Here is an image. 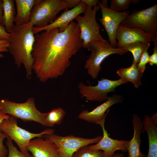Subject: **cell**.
Segmentation results:
<instances>
[{
	"label": "cell",
	"instance_id": "6da1fadb",
	"mask_svg": "<svg viewBox=\"0 0 157 157\" xmlns=\"http://www.w3.org/2000/svg\"><path fill=\"white\" fill-rule=\"evenodd\" d=\"M80 32L77 23L73 21L63 32L55 28L35 36L33 71L40 81L45 82L65 73L71 58L82 47Z\"/></svg>",
	"mask_w": 157,
	"mask_h": 157
},
{
	"label": "cell",
	"instance_id": "7a4b0ae2",
	"mask_svg": "<svg viewBox=\"0 0 157 157\" xmlns=\"http://www.w3.org/2000/svg\"><path fill=\"white\" fill-rule=\"evenodd\" d=\"M31 22L21 26L15 25L10 33L8 51L12 55L17 67L23 65L26 76L30 78L33 71L32 53L35 41Z\"/></svg>",
	"mask_w": 157,
	"mask_h": 157
},
{
	"label": "cell",
	"instance_id": "3957f363",
	"mask_svg": "<svg viewBox=\"0 0 157 157\" xmlns=\"http://www.w3.org/2000/svg\"><path fill=\"white\" fill-rule=\"evenodd\" d=\"M1 110L5 113L24 122L34 121L47 126L46 113H42L36 108L34 97L29 98L24 102L18 103L7 99L0 100Z\"/></svg>",
	"mask_w": 157,
	"mask_h": 157
},
{
	"label": "cell",
	"instance_id": "277c9868",
	"mask_svg": "<svg viewBox=\"0 0 157 157\" xmlns=\"http://www.w3.org/2000/svg\"><path fill=\"white\" fill-rule=\"evenodd\" d=\"M87 49L91 53L85 61L84 67L93 79L97 78L101 69V64L106 58L113 54L122 55L128 52L121 48L113 47L105 39L92 42Z\"/></svg>",
	"mask_w": 157,
	"mask_h": 157
},
{
	"label": "cell",
	"instance_id": "5b68a950",
	"mask_svg": "<svg viewBox=\"0 0 157 157\" xmlns=\"http://www.w3.org/2000/svg\"><path fill=\"white\" fill-rule=\"evenodd\" d=\"M0 130L14 140L18 145L20 151L28 156H31L28 153L27 146L32 139L42 137L43 135L54 133V130L48 129L39 133L30 132L19 127L17 118L12 116L5 119L0 124Z\"/></svg>",
	"mask_w": 157,
	"mask_h": 157
},
{
	"label": "cell",
	"instance_id": "8992f818",
	"mask_svg": "<svg viewBox=\"0 0 157 157\" xmlns=\"http://www.w3.org/2000/svg\"><path fill=\"white\" fill-rule=\"evenodd\" d=\"M68 8L65 0H38L31 11L29 22L36 28L45 26L56 19L59 12Z\"/></svg>",
	"mask_w": 157,
	"mask_h": 157
},
{
	"label": "cell",
	"instance_id": "52a82bcc",
	"mask_svg": "<svg viewBox=\"0 0 157 157\" xmlns=\"http://www.w3.org/2000/svg\"><path fill=\"white\" fill-rule=\"evenodd\" d=\"M100 8L97 5L92 7L86 5L83 16L80 15L75 19L80 30V36L82 41V47L87 49L92 42L104 39L100 33V27L96 19V14Z\"/></svg>",
	"mask_w": 157,
	"mask_h": 157
},
{
	"label": "cell",
	"instance_id": "ba28073f",
	"mask_svg": "<svg viewBox=\"0 0 157 157\" xmlns=\"http://www.w3.org/2000/svg\"><path fill=\"white\" fill-rule=\"evenodd\" d=\"M102 137L88 138L71 135L62 136L54 133L42 136L55 144L58 149L59 157H72L74 153L80 148L97 143Z\"/></svg>",
	"mask_w": 157,
	"mask_h": 157
},
{
	"label": "cell",
	"instance_id": "9c48e42d",
	"mask_svg": "<svg viewBox=\"0 0 157 157\" xmlns=\"http://www.w3.org/2000/svg\"><path fill=\"white\" fill-rule=\"evenodd\" d=\"M121 23L157 35V4L146 9L133 10Z\"/></svg>",
	"mask_w": 157,
	"mask_h": 157
},
{
	"label": "cell",
	"instance_id": "30bf717a",
	"mask_svg": "<svg viewBox=\"0 0 157 157\" xmlns=\"http://www.w3.org/2000/svg\"><path fill=\"white\" fill-rule=\"evenodd\" d=\"M125 83L121 78L113 80L102 78L98 80V84L95 86H87L79 82L78 87L81 97L86 100L101 102L107 99L108 93L115 92L117 87Z\"/></svg>",
	"mask_w": 157,
	"mask_h": 157
},
{
	"label": "cell",
	"instance_id": "8fae6325",
	"mask_svg": "<svg viewBox=\"0 0 157 157\" xmlns=\"http://www.w3.org/2000/svg\"><path fill=\"white\" fill-rule=\"evenodd\" d=\"M102 14V17L99 20L105 28L108 36V42L114 48L117 47V42L116 39L117 31L119 25L130 14L128 10L117 12L108 7L103 6L98 1Z\"/></svg>",
	"mask_w": 157,
	"mask_h": 157
},
{
	"label": "cell",
	"instance_id": "7c38bea8",
	"mask_svg": "<svg viewBox=\"0 0 157 157\" xmlns=\"http://www.w3.org/2000/svg\"><path fill=\"white\" fill-rule=\"evenodd\" d=\"M156 35L147 33L141 28L129 27L121 23L117 28L116 39L117 40V47L121 48L129 44L140 42L150 43Z\"/></svg>",
	"mask_w": 157,
	"mask_h": 157
},
{
	"label": "cell",
	"instance_id": "4fadbf2b",
	"mask_svg": "<svg viewBox=\"0 0 157 157\" xmlns=\"http://www.w3.org/2000/svg\"><path fill=\"white\" fill-rule=\"evenodd\" d=\"M122 95L114 94L108 97L104 102L97 106L92 110H83L78 117L88 122L100 125L105 122L106 117L109 111V108L112 105L123 101Z\"/></svg>",
	"mask_w": 157,
	"mask_h": 157
},
{
	"label": "cell",
	"instance_id": "5bb4252c",
	"mask_svg": "<svg viewBox=\"0 0 157 157\" xmlns=\"http://www.w3.org/2000/svg\"><path fill=\"white\" fill-rule=\"evenodd\" d=\"M86 7V4L81 0L76 6L69 10H65L59 17L47 25L39 28L33 27V32L34 34H37L43 31H48L55 28H58L60 32H63L77 16L84 13Z\"/></svg>",
	"mask_w": 157,
	"mask_h": 157
},
{
	"label": "cell",
	"instance_id": "9a60e30c",
	"mask_svg": "<svg viewBox=\"0 0 157 157\" xmlns=\"http://www.w3.org/2000/svg\"><path fill=\"white\" fill-rule=\"evenodd\" d=\"M105 122L99 125L101 127L103 133L101 138L97 143L89 145V147L92 149L101 150L108 157L117 150L126 151V145L128 141L114 139L111 138L105 129Z\"/></svg>",
	"mask_w": 157,
	"mask_h": 157
},
{
	"label": "cell",
	"instance_id": "2e32d148",
	"mask_svg": "<svg viewBox=\"0 0 157 157\" xmlns=\"http://www.w3.org/2000/svg\"><path fill=\"white\" fill-rule=\"evenodd\" d=\"M27 149L32 153L33 157H59L58 150L55 144L43 137L31 140Z\"/></svg>",
	"mask_w": 157,
	"mask_h": 157
},
{
	"label": "cell",
	"instance_id": "e0dca14e",
	"mask_svg": "<svg viewBox=\"0 0 157 157\" xmlns=\"http://www.w3.org/2000/svg\"><path fill=\"white\" fill-rule=\"evenodd\" d=\"M132 122L133 135L132 139L128 141L126 149L128 152V157H146L141 151L140 147L141 140V135L144 132L142 121L136 114L133 116Z\"/></svg>",
	"mask_w": 157,
	"mask_h": 157
},
{
	"label": "cell",
	"instance_id": "ac0fdd59",
	"mask_svg": "<svg viewBox=\"0 0 157 157\" xmlns=\"http://www.w3.org/2000/svg\"><path fill=\"white\" fill-rule=\"evenodd\" d=\"M142 123L148 139L149 149L146 157H157V125L151 117L147 115L144 116Z\"/></svg>",
	"mask_w": 157,
	"mask_h": 157
},
{
	"label": "cell",
	"instance_id": "d6986e66",
	"mask_svg": "<svg viewBox=\"0 0 157 157\" xmlns=\"http://www.w3.org/2000/svg\"><path fill=\"white\" fill-rule=\"evenodd\" d=\"M38 0H15L17 13L14 22L17 26L29 23L31 11Z\"/></svg>",
	"mask_w": 157,
	"mask_h": 157
},
{
	"label": "cell",
	"instance_id": "ffe728a7",
	"mask_svg": "<svg viewBox=\"0 0 157 157\" xmlns=\"http://www.w3.org/2000/svg\"><path fill=\"white\" fill-rule=\"evenodd\" d=\"M137 63L133 61L129 67L122 68L118 69L116 73L126 83L131 82L134 85L136 88H138L142 85L141 79L142 74L138 69Z\"/></svg>",
	"mask_w": 157,
	"mask_h": 157
},
{
	"label": "cell",
	"instance_id": "44dd1931",
	"mask_svg": "<svg viewBox=\"0 0 157 157\" xmlns=\"http://www.w3.org/2000/svg\"><path fill=\"white\" fill-rule=\"evenodd\" d=\"M3 19L6 31L10 33L13 28L16 14L15 0H2Z\"/></svg>",
	"mask_w": 157,
	"mask_h": 157
},
{
	"label": "cell",
	"instance_id": "7402d4cb",
	"mask_svg": "<svg viewBox=\"0 0 157 157\" xmlns=\"http://www.w3.org/2000/svg\"><path fill=\"white\" fill-rule=\"evenodd\" d=\"M150 45V43L136 42L126 45L121 48L130 52L133 57V61L138 63L142 53L145 50H147Z\"/></svg>",
	"mask_w": 157,
	"mask_h": 157
},
{
	"label": "cell",
	"instance_id": "603a6c76",
	"mask_svg": "<svg viewBox=\"0 0 157 157\" xmlns=\"http://www.w3.org/2000/svg\"><path fill=\"white\" fill-rule=\"evenodd\" d=\"M66 112L61 107H58L46 113L45 121L47 126L51 127L60 124L65 117Z\"/></svg>",
	"mask_w": 157,
	"mask_h": 157
},
{
	"label": "cell",
	"instance_id": "cb8c5ba5",
	"mask_svg": "<svg viewBox=\"0 0 157 157\" xmlns=\"http://www.w3.org/2000/svg\"><path fill=\"white\" fill-rule=\"evenodd\" d=\"M89 145L80 148L74 153L72 157H109L102 151L92 149Z\"/></svg>",
	"mask_w": 157,
	"mask_h": 157
},
{
	"label": "cell",
	"instance_id": "d4e9b609",
	"mask_svg": "<svg viewBox=\"0 0 157 157\" xmlns=\"http://www.w3.org/2000/svg\"><path fill=\"white\" fill-rule=\"evenodd\" d=\"M132 0H111L110 8L111 10L117 12L128 10Z\"/></svg>",
	"mask_w": 157,
	"mask_h": 157
},
{
	"label": "cell",
	"instance_id": "484cf974",
	"mask_svg": "<svg viewBox=\"0 0 157 157\" xmlns=\"http://www.w3.org/2000/svg\"><path fill=\"white\" fill-rule=\"evenodd\" d=\"M7 138L6 144L8 150L7 157H33L32 156H28L19 151L13 144L12 140L9 137Z\"/></svg>",
	"mask_w": 157,
	"mask_h": 157
},
{
	"label": "cell",
	"instance_id": "4316f807",
	"mask_svg": "<svg viewBox=\"0 0 157 157\" xmlns=\"http://www.w3.org/2000/svg\"><path fill=\"white\" fill-rule=\"evenodd\" d=\"M149 56L147 50H145L142 53L140 60L137 64L138 69L142 74L146 69V65L149 62Z\"/></svg>",
	"mask_w": 157,
	"mask_h": 157
},
{
	"label": "cell",
	"instance_id": "83f0119b",
	"mask_svg": "<svg viewBox=\"0 0 157 157\" xmlns=\"http://www.w3.org/2000/svg\"><path fill=\"white\" fill-rule=\"evenodd\" d=\"M152 42H153L154 46L153 48V53L149 56V63L151 66L154 65H157V35L153 39Z\"/></svg>",
	"mask_w": 157,
	"mask_h": 157
},
{
	"label": "cell",
	"instance_id": "f1b7e54d",
	"mask_svg": "<svg viewBox=\"0 0 157 157\" xmlns=\"http://www.w3.org/2000/svg\"><path fill=\"white\" fill-rule=\"evenodd\" d=\"M8 136L0 130V157H6L8 154V149L3 144V141Z\"/></svg>",
	"mask_w": 157,
	"mask_h": 157
},
{
	"label": "cell",
	"instance_id": "f546056e",
	"mask_svg": "<svg viewBox=\"0 0 157 157\" xmlns=\"http://www.w3.org/2000/svg\"><path fill=\"white\" fill-rule=\"evenodd\" d=\"M9 42L8 40H0V58L3 57L1 53L7 52L8 51Z\"/></svg>",
	"mask_w": 157,
	"mask_h": 157
},
{
	"label": "cell",
	"instance_id": "4dcf8cb0",
	"mask_svg": "<svg viewBox=\"0 0 157 157\" xmlns=\"http://www.w3.org/2000/svg\"><path fill=\"white\" fill-rule=\"evenodd\" d=\"M10 34L7 32L4 27L0 25V40H8Z\"/></svg>",
	"mask_w": 157,
	"mask_h": 157
},
{
	"label": "cell",
	"instance_id": "1f68e13d",
	"mask_svg": "<svg viewBox=\"0 0 157 157\" xmlns=\"http://www.w3.org/2000/svg\"><path fill=\"white\" fill-rule=\"evenodd\" d=\"M67 3L69 8H73L76 6L81 2V0H65Z\"/></svg>",
	"mask_w": 157,
	"mask_h": 157
},
{
	"label": "cell",
	"instance_id": "d6a6232c",
	"mask_svg": "<svg viewBox=\"0 0 157 157\" xmlns=\"http://www.w3.org/2000/svg\"><path fill=\"white\" fill-rule=\"evenodd\" d=\"M83 2L85 3L88 6L91 7L97 5L98 1V0H81Z\"/></svg>",
	"mask_w": 157,
	"mask_h": 157
},
{
	"label": "cell",
	"instance_id": "836d02e7",
	"mask_svg": "<svg viewBox=\"0 0 157 157\" xmlns=\"http://www.w3.org/2000/svg\"><path fill=\"white\" fill-rule=\"evenodd\" d=\"M0 25L4 27L3 19V7L2 0H0Z\"/></svg>",
	"mask_w": 157,
	"mask_h": 157
},
{
	"label": "cell",
	"instance_id": "e575fe53",
	"mask_svg": "<svg viewBox=\"0 0 157 157\" xmlns=\"http://www.w3.org/2000/svg\"><path fill=\"white\" fill-rule=\"evenodd\" d=\"M10 116L9 115L4 113L1 109L0 110V124L3 120L8 117Z\"/></svg>",
	"mask_w": 157,
	"mask_h": 157
},
{
	"label": "cell",
	"instance_id": "d590c367",
	"mask_svg": "<svg viewBox=\"0 0 157 157\" xmlns=\"http://www.w3.org/2000/svg\"><path fill=\"white\" fill-rule=\"evenodd\" d=\"M109 157H125L123 154L122 153H115L111 156Z\"/></svg>",
	"mask_w": 157,
	"mask_h": 157
},
{
	"label": "cell",
	"instance_id": "8d00e7d4",
	"mask_svg": "<svg viewBox=\"0 0 157 157\" xmlns=\"http://www.w3.org/2000/svg\"><path fill=\"white\" fill-rule=\"evenodd\" d=\"M154 122L157 125V113L153 115L151 117Z\"/></svg>",
	"mask_w": 157,
	"mask_h": 157
},
{
	"label": "cell",
	"instance_id": "74e56055",
	"mask_svg": "<svg viewBox=\"0 0 157 157\" xmlns=\"http://www.w3.org/2000/svg\"><path fill=\"white\" fill-rule=\"evenodd\" d=\"M107 1H108L107 0H102L101 3L103 6L107 8L108 7L107 5Z\"/></svg>",
	"mask_w": 157,
	"mask_h": 157
},
{
	"label": "cell",
	"instance_id": "f35d334b",
	"mask_svg": "<svg viewBox=\"0 0 157 157\" xmlns=\"http://www.w3.org/2000/svg\"><path fill=\"white\" fill-rule=\"evenodd\" d=\"M140 0H132V4H138Z\"/></svg>",
	"mask_w": 157,
	"mask_h": 157
},
{
	"label": "cell",
	"instance_id": "ab89813d",
	"mask_svg": "<svg viewBox=\"0 0 157 157\" xmlns=\"http://www.w3.org/2000/svg\"><path fill=\"white\" fill-rule=\"evenodd\" d=\"M1 107L0 106V110H1Z\"/></svg>",
	"mask_w": 157,
	"mask_h": 157
},
{
	"label": "cell",
	"instance_id": "60d3db41",
	"mask_svg": "<svg viewBox=\"0 0 157 157\" xmlns=\"http://www.w3.org/2000/svg\"></svg>",
	"mask_w": 157,
	"mask_h": 157
}]
</instances>
